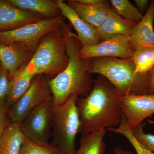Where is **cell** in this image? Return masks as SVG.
<instances>
[{
	"instance_id": "6da1fadb",
	"label": "cell",
	"mask_w": 154,
	"mask_h": 154,
	"mask_svg": "<svg viewBox=\"0 0 154 154\" xmlns=\"http://www.w3.org/2000/svg\"><path fill=\"white\" fill-rule=\"evenodd\" d=\"M120 97L114 86L99 75L88 96L77 98L80 119L79 134L85 135L118 126L123 115L119 104Z\"/></svg>"
},
{
	"instance_id": "7a4b0ae2",
	"label": "cell",
	"mask_w": 154,
	"mask_h": 154,
	"mask_svg": "<svg viewBox=\"0 0 154 154\" xmlns=\"http://www.w3.org/2000/svg\"><path fill=\"white\" fill-rule=\"evenodd\" d=\"M62 30L69 62L63 71L48 80L54 106L63 104L73 94L86 97L92 90L95 81L89 73L92 59L80 57L82 44L77 35L72 32L71 25L65 22Z\"/></svg>"
},
{
	"instance_id": "3957f363",
	"label": "cell",
	"mask_w": 154,
	"mask_h": 154,
	"mask_svg": "<svg viewBox=\"0 0 154 154\" xmlns=\"http://www.w3.org/2000/svg\"><path fill=\"white\" fill-rule=\"evenodd\" d=\"M89 73L105 77L114 86L120 96L149 94V72H136L132 58L101 57L92 59Z\"/></svg>"
},
{
	"instance_id": "277c9868",
	"label": "cell",
	"mask_w": 154,
	"mask_h": 154,
	"mask_svg": "<svg viewBox=\"0 0 154 154\" xmlns=\"http://www.w3.org/2000/svg\"><path fill=\"white\" fill-rule=\"evenodd\" d=\"M62 27L49 32L42 38L33 57L25 65L30 74L34 76L43 75L47 78L51 77V79L66 68L69 57Z\"/></svg>"
},
{
	"instance_id": "5b68a950",
	"label": "cell",
	"mask_w": 154,
	"mask_h": 154,
	"mask_svg": "<svg viewBox=\"0 0 154 154\" xmlns=\"http://www.w3.org/2000/svg\"><path fill=\"white\" fill-rule=\"evenodd\" d=\"M77 95H72L62 105L54 106L51 143L63 154H75L76 139L79 132L80 119Z\"/></svg>"
},
{
	"instance_id": "8992f818",
	"label": "cell",
	"mask_w": 154,
	"mask_h": 154,
	"mask_svg": "<svg viewBox=\"0 0 154 154\" xmlns=\"http://www.w3.org/2000/svg\"><path fill=\"white\" fill-rule=\"evenodd\" d=\"M62 15L45 19L15 30L0 31V43H18L35 52L39 42L46 34L60 29L65 22Z\"/></svg>"
},
{
	"instance_id": "52a82bcc",
	"label": "cell",
	"mask_w": 154,
	"mask_h": 154,
	"mask_svg": "<svg viewBox=\"0 0 154 154\" xmlns=\"http://www.w3.org/2000/svg\"><path fill=\"white\" fill-rule=\"evenodd\" d=\"M51 99L52 95L48 79L44 75H36L27 91L10 107L11 121L20 123L34 107Z\"/></svg>"
},
{
	"instance_id": "ba28073f",
	"label": "cell",
	"mask_w": 154,
	"mask_h": 154,
	"mask_svg": "<svg viewBox=\"0 0 154 154\" xmlns=\"http://www.w3.org/2000/svg\"><path fill=\"white\" fill-rule=\"evenodd\" d=\"M53 110L51 99L30 111L20 123L25 136L37 142L48 143L53 124Z\"/></svg>"
},
{
	"instance_id": "9c48e42d",
	"label": "cell",
	"mask_w": 154,
	"mask_h": 154,
	"mask_svg": "<svg viewBox=\"0 0 154 154\" xmlns=\"http://www.w3.org/2000/svg\"><path fill=\"white\" fill-rule=\"evenodd\" d=\"M134 50L130 44L128 36L118 35L91 46H82L80 57L92 59L101 57L127 59L132 58Z\"/></svg>"
},
{
	"instance_id": "30bf717a",
	"label": "cell",
	"mask_w": 154,
	"mask_h": 154,
	"mask_svg": "<svg viewBox=\"0 0 154 154\" xmlns=\"http://www.w3.org/2000/svg\"><path fill=\"white\" fill-rule=\"evenodd\" d=\"M119 104L131 129L154 113V94L121 96Z\"/></svg>"
},
{
	"instance_id": "8fae6325",
	"label": "cell",
	"mask_w": 154,
	"mask_h": 154,
	"mask_svg": "<svg viewBox=\"0 0 154 154\" xmlns=\"http://www.w3.org/2000/svg\"><path fill=\"white\" fill-rule=\"evenodd\" d=\"M45 18L15 7L9 0H0V31L15 30Z\"/></svg>"
},
{
	"instance_id": "7c38bea8",
	"label": "cell",
	"mask_w": 154,
	"mask_h": 154,
	"mask_svg": "<svg viewBox=\"0 0 154 154\" xmlns=\"http://www.w3.org/2000/svg\"><path fill=\"white\" fill-rule=\"evenodd\" d=\"M62 15L69 20L77 33L82 46H91L102 41L98 30L85 22L76 11L62 0L56 1Z\"/></svg>"
},
{
	"instance_id": "4fadbf2b",
	"label": "cell",
	"mask_w": 154,
	"mask_h": 154,
	"mask_svg": "<svg viewBox=\"0 0 154 154\" xmlns=\"http://www.w3.org/2000/svg\"><path fill=\"white\" fill-rule=\"evenodd\" d=\"M34 52L20 43H0V63L8 70L11 79L22 66L30 60Z\"/></svg>"
},
{
	"instance_id": "5bb4252c",
	"label": "cell",
	"mask_w": 154,
	"mask_h": 154,
	"mask_svg": "<svg viewBox=\"0 0 154 154\" xmlns=\"http://www.w3.org/2000/svg\"><path fill=\"white\" fill-rule=\"evenodd\" d=\"M154 0L150 1L148 8L140 22L135 26L128 36L133 50L141 47L154 48Z\"/></svg>"
},
{
	"instance_id": "9a60e30c",
	"label": "cell",
	"mask_w": 154,
	"mask_h": 154,
	"mask_svg": "<svg viewBox=\"0 0 154 154\" xmlns=\"http://www.w3.org/2000/svg\"><path fill=\"white\" fill-rule=\"evenodd\" d=\"M67 3L81 19L96 29L104 22L112 8L110 2L105 0L94 5L82 4L78 0H69Z\"/></svg>"
},
{
	"instance_id": "2e32d148",
	"label": "cell",
	"mask_w": 154,
	"mask_h": 154,
	"mask_svg": "<svg viewBox=\"0 0 154 154\" xmlns=\"http://www.w3.org/2000/svg\"><path fill=\"white\" fill-rule=\"evenodd\" d=\"M135 25L128 22L112 8L105 21L97 29L102 41L113 36H129Z\"/></svg>"
},
{
	"instance_id": "e0dca14e",
	"label": "cell",
	"mask_w": 154,
	"mask_h": 154,
	"mask_svg": "<svg viewBox=\"0 0 154 154\" xmlns=\"http://www.w3.org/2000/svg\"><path fill=\"white\" fill-rule=\"evenodd\" d=\"M15 7L23 10L39 14L50 19L62 15L57 5L52 0H9Z\"/></svg>"
},
{
	"instance_id": "ac0fdd59",
	"label": "cell",
	"mask_w": 154,
	"mask_h": 154,
	"mask_svg": "<svg viewBox=\"0 0 154 154\" xmlns=\"http://www.w3.org/2000/svg\"><path fill=\"white\" fill-rule=\"evenodd\" d=\"M22 66L11 78L6 105L11 107L27 91L34 76L30 74Z\"/></svg>"
},
{
	"instance_id": "d6986e66",
	"label": "cell",
	"mask_w": 154,
	"mask_h": 154,
	"mask_svg": "<svg viewBox=\"0 0 154 154\" xmlns=\"http://www.w3.org/2000/svg\"><path fill=\"white\" fill-rule=\"evenodd\" d=\"M25 137L20 123L12 122L0 138V154H20Z\"/></svg>"
},
{
	"instance_id": "ffe728a7",
	"label": "cell",
	"mask_w": 154,
	"mask_h": 154,
	"mask_svg": "<svg viewBox=\"0 0 154 154\" xmlns=\"http://www.w3.org/2000/svg\"><path fill=\"white\" fill-rule=\"evenodd\" d=\"M106 132L107 129H104L82 135L75 154H105L106 145L104 137Z\"/></svg>"
},
{
	"instance_id": "44dd1931",
	"label": "cell",
	"mask_w": 154,
	"mask_h": 154,
	"mask_svg": "<svg viewBox=\"0 0 154 154\" xmlns=\"http://www.w3.org/2000/svg\"><path fill=\"white\" fill-rule=\"evenodd\" d=\"M132 59L136 72L142 74L148 73L154 66V48H137L134 50Z\"/></svg>"
},
{
	"instance_id": "7402d4cb",
	"label": "cell",
	"mask_w": 154,
	"mask_h": 154,
	"mask_svg": "<svg viewBox=\"0 0 154 154\" xmlns=\"http://www.w3.org/2000/svg\"><path fill=\"white\" fill-rule=\"evenodd\" d=\"M110 3L119 16L132 24L136 25L143 18V14L128 0H111Z\"/></svg>"
},
{
	"instance_id": "603a6c76",
	"label": "cell",
	"mask_w": 154,
	"mask_h": 154,
	"mask_svg": "<svg viewBox=\"0 0 154 154\" xmlns=\"http://www.w3.org/2000/svg\"><path fill=\"white\" fill-rule=\"evenodd\" d=\"M20 154H63L52 143H42L31 140L25 136Z\"/></svg>"
},
{
	"instance_id": "cb8c5ba5",
	"label": "cell",
	"mask_w": 154,
	"mask_h": 154,
	"mask_svg": "<svg viewBox=\"0 0 154 154\" xmlns=\"http://www.w3.org/2000/svg\"><path fill=\"white\" fill-rule=\"evenodd\" d=\"M107 129L110 132L121 134L126 138L134 148L137 154H154L145 147L135 138L131 129L128 126L124 115L122 116L121 122L118 126L116 128H110Z\"/></svg>"
},
{
	"instance_id": "d4e9b609",
	"label": "cell",
	"mask_w": 154,
	"mask_h": 154,
	"mask_svg": "<svg viewBox=\"0 0 154 154\" xmlns=\"http://www.w3.org/2000/svg\"><path fill=\"white\" fill-rule=\"evenodd\" d=\"M145 122L131 129L135 138L145 147L154 153V135L146 134L144 132V127Z\"/></svg>"
},
{
	"instance_id": "484cf974",
	"label": "cell",
	"mask_w": 154,
	"mask_h": 154,
	"mask_svg": "<svg viewBox=\"0 0 154 154\" xmlns=\"http://www.w3.org/2000/svg\"><path fill=\"white\" fill-rule=\"evenodd\" d=\"M10 80L8 71L0 63V108L6 105Z\"/></svg>"
},
{
	"instance_id": "4316f807",
	"label": "cell",
	"mask_w": 154,
	"mask_h": 154,
	"mask_svg": "<svg viewBox=\"0 0 154 154\" xmlns=\"http://www.w3.org/2000/svg\"><path fill=\"white\" fill-rule=\"evenodd\" d=\"M9 110L10 107L6 105L0 108V138L7 128L12 123Z\"/></svg>"
},
{
	"instance_id": "83f0119b",
	"label": "cell",
	"mask_w": 154,
	"mask_h": 154,
	"mask_svg": "<svg viewBox=\"0 0 154 154\" xmlns=\"http://www.w3.org/2000/svg\"><path fill=\"white\" fill-rule=\"evenodd\" d=\"M134 2L137 8L142 14L145 13L146 11V12L148 8L149 1L148 0H135Z\"/></svg>"
},
{
	"instance_id": "f1b7e54d",
	"label": "cell",
	"mask_w": 154,
	"mask_h": 154,
	"mask_svg": "<svg viewBox=\"0 0 154 154\" xmlns=\"http://www.w3.org/2000/svg\"><path fill=\"white\" fill-rule=\"evenodd\" d=\"M150 82L148 90L149 94H154V66L149 72Z\"/></svg>"
},
{
	"instance_id": "f546056e",
	"label": "cell",
	"mask_w": 154,
	"mask_h": 154,
	"mask_svg": "<svg viewBox=\"0 0 154 154\" xmlns=\"http://www.w3.org/2000/svg\"><path fill=\"white\" fill-rule=\"evenodd\" d=\"M113 151L115 154H134L132 152L123 149L119 146H116L114 148Z\"/></svg>"
},
{
	"instance_id": "4dcf8cb0",
	"label": "cell",
	"mask_w": 154,
	"mask_h": 154,
	"mask_svg": "<svg viewBox=\"0 0 154 154\" xmlns=\"http://www.w3.org/2000/svg\"><path fill=\"white\" fill-rule=\"evenodd\" d=\"M79 2L88 5H94L98 4L102 0H78Z\"/></svg>"
},
{
	"instance_id": "1f68e13d",
	"label": "cell",
	"mask_w": 154,
	"mask_h": 154,
	"mask_svg": "<svg viewBox=\"0 0 154 154\" xmlns=\"http://www.w3.org/2000/svg\"><path fill=\"white\" fill-rule=\"evenodd\" d=\"M148 122L149 124H154V120H151V119H148Z\"/></svg>"
}]
</instances>
